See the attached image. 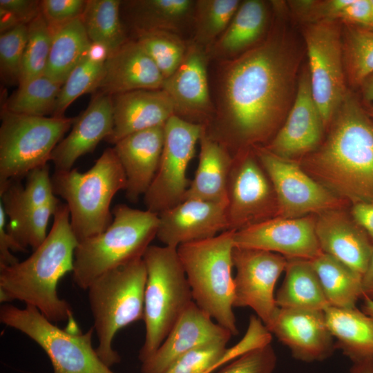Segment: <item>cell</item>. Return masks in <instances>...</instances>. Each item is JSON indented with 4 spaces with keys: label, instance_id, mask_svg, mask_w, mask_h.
Instances as JSON below:
<instances>
[{
    "label": "cell",
    "instance_id": "1",
    "mask_svg": "<svg viewBox=\"0 0 373 373\" xmlns=\"http://www.w3.org/2000/svg\"><path fill=\"white\" fill-rule=\"evenodd\" d=\"M215 63L214 114L204 130L234 157L274 133L290 105L298 59L273 30L242 54Z\"/></svg>",
    "mask_w": 373,
    "mask_h": 373
},
{
    "label": "cell",
    "instance_id": "2",
    "mask_svg": "<svg viewBox=\"0 0 373 373\" xmlns=\"http://www.w3.org/2000/svg\"><path fill=\"white\" fill-rule=\"evenodd\" d=\"M330 124L305 171L352 205L373 203V119L348 90Z\"/></svg>",
    "mask_w": 373,
    "mask_h": 373
},
{
    "label": "cell",
    "instance_id": "3",
    "mask_svg": "<svg viewBox=\"0 0 373 373\" xmlns=\"http://www.w3.org/2000/svg\"><path fill=\"white\" fill-rule=\"evenodd\" d=\"M44 241L26 260L0 265L1 303L20 300L52 323L75 321L72 307L57 292L60 279L73 271L78 245L66 204H60Z\"/></svg>",
    "mask_w": 373,
    "mask_h": 373
},
{
    "label": "cell",
    "instance_id": "4",
    "mask_svg": "<svg viewBox=\"0 0 373 373\" xmlns=\"http://www.w3.org/2000/svg\"><path fill=\"white\" fill-rule=\"evenodd\" d=\"M113 221L102 233L78 242L74 254L73 278L87 289L102 274L143 258L156 237L158 215L126 204L115 206Z\"/></svg>",
    "mask_w": 373,
    "mask_h": 373
},
{
    "label": "cell",
    "instance_id": "5",
    "mask_svg": "<svg viewBox=\"0 0 373 373\" xmlns=\"http://www.w3.org/2000/svg\"><path fill=\"white\" fill-rule=\"evenodd\" d=\"M51 181L55 195L66 202L71 227L79 242L108 227L113 221L111 201L126 186L124 169L113 148L106 149L87 171L55 170Z\"/></svg>",
    "mask_w": 373,
    "mask_h": 373
},
{
    "label": "cell",
    "instance_id": "6",
    "mask_svg": "<svg viewBox=\"0 0 373 373\" xmlns=\"http://www.w3.org/2000/svg\"><path fill=\"white\" fill-rule=\"evenodd\" d=\"M234 233V231H224L177 248L193 302L233 336L239 332L233 310Z\"/></svg>",
    "mask_w": 373,
    "mask_h": 373
},
{
    "label": "cell",
    "instance_id": "7",
    "mask_svg": "<svg viewBox=\"0 0 373 373\" xmlns=\"http://www.w3.org/2000/svg\"><path fill=\"white\" fill-rule=\"evenodd\" d=\"M146 278L142 258L102 274L87 289L99 342L96 351L110 367L121 361L113 347L117 332L144 319Z\"/></svg>",
    "mask_w": 373,
    "mask_h": 373
},
{
    "label": "cell",
    "instance_id": "8",
    "mask_svg": "<svg viewBox=\"0 0 373 373\" xmlns=\"http://www.w3.org/2000/svg\"><path fill=\"white\" fill-rule=\"evenodd\" d=\"M142 258L147 278L143 319L145 338L139 352L142 363L159 348L181 315L193 302L177 248L150 245Z\"/></svg>",
    "mask_w": 373,
    "mask_h": 373
},
{
    "label": "cell",
    "instance_id": "9",
    "mask_svg": "<svg viewBox=\"0 0 373 373\" xmlns=\"http://www.w3.org/2000/svg\"><path fill=\"white\" fill-rule=\"evenodd\" d=\"M0 321L38 344L48 356L53 373H115L93 347V326L83 332L73 321L61 329L35 307L11 304L1 306Z\"/></svg>",
    "mask_w": 373,
    "mask_h": 373
},
{
    "label": "cell",
    "instance_id": "10",
    "mask_svg": "<svg viewBox=\"0 0 373 373\" xmlns=\"http://www.w3.org/2000/svg\"><path fill=\"white\" fill-rule=\"evenodd\" d=\"M75 118L39 117L3 109L0 127V184L19 180L48 164L52 151Z\"/></svg>",
    "mask_w": 373,
    "mask_h": 373
},
{
    "label": "cell",
    "instance_id": "11",
    "mask_svg": "<svg viewBox=\"0 0 373 373\" xmlns=\"http://www.w3.org/2000/svg\"><path fill=\"white\" fill-rule=\"evenodd\" d=\"M312 93L325 126L330 124L348 90L343 59L342 32L334 20L322 19L303 32Z\"/></svg>",
    "mask_w": 373,
    "mask_h": 373
},
{
    "label": "cell",
    "instance_id": "12",
    "mask_svg": "<svg viewBox=\"0 0 373 373\" xmlns=\"http://www.w3.org/2000/svg\"><path fill=\"white\" fill-rule=\"evenodd\" d=\"M203 128L175 115L167 120L159 166L144 195L147 210L158 215L184 200L191 182L186 175L188 166Z\"/></svg>",
    "mask_w": 373,
    "mask_h": 373
},
{
    "label": "cell",
    "instance_id": "13",
    "mask_svg": "<svg viewBox=\"0 0 373 373\" xmlns=\"http://www.w3.org/2000/svg\"><path fill=\"white\" fill-rule=\"evenodd\" d=\"M254 150L273 185L277 216L297 218L341 209L347 202L309 175L292 160L281 157L265 146Z\"/></svg>",
    "mask_w": 373,
    "mask_h": 373
},
{
    "label": "cell",
    "instance_id": "14",
    "mask_svg": "<svg viewBox=\"0 0 373 373\" xmlns=\"http://www.w3.org/2000/svg\"><path fill=\"white\" fill-rule=\"evenodd\" d=\"M276 193L254 149L233 157L227 186L228 230L238 231L277 216Z\"/></svg>",
    "mask_w": 373,
    "mask_h": 373
},
{
    "label": "cell",
    "instance_id": "15",
    "mask_svg": "<svg viewBox=\"0 0 373 373\" xmlns=\"http://www.w3.org/2000/svg\"><path fill=\"white\" fill-rule=\"evenodd\" d=\"M234 307H249L268 329L278 308L274 289L285 271L287 258L282 255L234 246L232 253Z\"/></svg>",
    "mask_w": 373,
    "mask_h": 373
},
{
    "label": "cell",
    "instance_id": "16",
    "mask_svg": "<svg viewBox=\"0 0 373 373\" xmlns=\"http://www.w3.org/2000/svg\"><path fill=\"white\" fill-rule=\"evenodd\" d=\"M209 61L207 51L189 39L182 62L164 79L162 88L172 101L175 115L203 126L214 114L208 75Z\"/></svg>",
    "mask_w": 373,
    "mask_h": 373
},
{
    "label": "cell",
    "instance_id": "17",
    "mask_svg": "<svg viewBox=\"0 0 373 373\" xmlns=\"http://www.w3.org/2000/svg\"><path fill=\"white\" fill-rule=\"evenodd\" d=\"M316 219L274 217L235 231L234 246L276 253L286 258L313 260L321 249Z\"/></svg>",
    "mask_w": 373,
    "mask_h": 373
},
{
    "label": "cell",
    "instance_id": "18",
    "mask_svg": "<svg viewBox=\"0 0 373 373\" xmlns=\"http://www.w3.org/2000/svg\"><path fill=\"white\" fill-rule=\"evenodd\" d=\"M268 329L303 362L326 360L336 349L324 311L278 308Z\"/></svg>",
    "mask_w": 373,
    "mask_h": 373
},
{
    "label": "cell",
    "instance_id": "19",
    "mask_svg": "<svg viewBox=\"0 0 373 373\" xmlns=\"http://www.w3.org/2000/svg\"><path fill=\"white\" fill-rule=\"evenodd\" d=\"M227 203L186 199L158 214L156 238L165 246L214 237L228 230Z\"/></svg>",
    "mask_w": 373,
    "mask_h": 373
},
{
    "label": "cell",
    "instance_id": "20",
    "mask_svg": "<svg viewBox=\"0 0 373 373\" xmlns=\"http://www.w3.org/2000/svg\"><path fill=\"white\" fill-rule=\"evenodd\" d=\"M325 127L312 96L309 70H305L286 121L265 147L291 160L313 151L320 144Z\"/></svg>",
    "mask_w": 373,
    "mask_h": 373
},
{
    "label": "cell",
    "instance_id": "21",
    "mask_svg": "<svg viewBox=\"0 0 373 373\" xmlns=\"http://www.w3.org/2000/svg\"><path fill=\"white\" fill-rule=\"evenodd\" d=\"M232 334L193 302L155 353L142 363L141 373H164L182 356L199 346L229 341Z\"/></svg>",
    "mask_w": 373,
    "mask_h": 373
},
{
    "label": "cell",
    "instance_id": "22",
    "mask_svg": "<svg viewBox=\"0 0 373 373\" xmlns=\"http://www.w3.org/2000/svg\"><path fill=\"white\" fill-rule=\"evenodd\" d=\"M316 234L323 253L363 275L373 251V242L351 213L341 209L319 213L316 219Z\"/></svg>",
    "mask_w": 373,
    "mask_h": 373
},
{
    "label": "cell",
    "instance_id": "23",
    "mask_svg": "<svg viewBox=\"0 0 373 373\" xmlns=\"http://www.w3.org/2000/svg\"><path fill=\"white\" fill-rule=\"evenodd\" d=\"M113 126L112 96L97 93L75 122L69 134L55 146L50 156L55 170L72 169L82 155L92 152L111 134Z\"/></svg>",
    "mask_w": 373,
    "mask_h": 373
},
{
    "label": "cell",
    "instance_id": "24",
    "mask_svg": "<svg viewBox=\"0 0 373 373\" xmlns=\"http://www.w3.org/2000/svg\"><path fill=\"white\" fill-rule=\"evenodd\" d=\"M113 126L105 140L116 144L143 130L164 126L174 115L171 99L162 89H141L112 95Z\"/></svg>",
    "mask_w": 373,
    "mask_h": 373
},
{
    "label": "cell",
    "instance_id": "25",
    "mask_svg": "<svg viewBox=\"0 0 373 373\" xmlns=\"http://www.w3.org/2000/svg\"><path fill=\"white\" fill-rule=\"evenodd\" d=\"M164 126L132 133L113 147L126 178V198L136 202L148 191L156 174L164 139Z\"/></svg>",
    "mask_w": 373,
    "mask_h": 373
},
{
    "label": "cell",
    "instance_id": "26",
    "mask_svg": "<svg viewBox=\"0 0 373 373\" xmlns=\"http://www.w3.org/2000/svg\"><path fill=\"white\" fill-rule=\"evenodd\" d=\"M164 79L140 45L129 39L106 58L97 91L112 96L135 90L162 89Z\"/></svg>",
    "mask_w": 373,
    "mask_h": 373
},
{
    "label": "cell",
    "instance_id": "27",
    "mask_svg": "<svg viewBox=\"0 0 373 373\" xmlns=\"http://www.w3.org/2000/svg\"><path fill=\"white\" fill-rule=\"evenodd\" d=\"M267 21L265 1H241L226 30L208 50L209 60L231 59L253 48L264 39Z\"/></svg>",
    "mask_w": 373,
    "mask_h": 373
},
{
    "label": "cell",
    "instance_id": "28",
    "mask_svg": "<svg viewBox=\"0 0 373 373\" xmlns=\"http://www.w3.org/2000/svg\"><path fill=\"white\" fill-rule=\"evenodd\" d=\"M199 142L198 167L184 200L227 204V186L233 157L224 146L208 137L204 128Z\"/></svg>",
    "mask_w": 373,
    "mask_h": 373
},
{
    "label": "cell",
    "instance_id": "29",
    "mask_svg": "<svg viewBox=\"0 0 373 373\" xmlns=\"http://www.w3.org/2000/svg\"><path fill=\"white\" fill-rule=\"evenodd\" d=\"M195 0L122 1L121 10L133 32L163 30L182 37L193 31Z\"/></svg>",
    "mask_w": 373,
    "mask_h": 373
},
{
    "label": "cell",
    "instance_id": "30",
    "mask_svg": "<svg viewBox=\"0 0 373 373\" xmlns=\"http://www.w3.org/2000/svg\"><path fill=\"white\" fill-rule=\"evenodd\" d=\"M327 325L336 348L352 362L373 360V318L355 307H328L324 310Z\"/></svg>",
    "mask_w": 373,
    "mask_h": 373
},
{
    "label": "cell",
    "instance_id": "31",
    "mask_svg": "<svg viewBox=\"0 0 373 373\" xmlns=\"http://www.w3.org/2000/svg\"><path fill=\"white\" fill-rule=\"evenodd\" d=\"M284 271L276 294L278 307L324 311L329 307L311 260L287 258Z\"/></svg>",
    "mask_w": 373,
    "mask_h": 373
},
{
    "label": "cell",
    "instance_id": "32",
    "mask_svg": "<svg viewBox=\"0 0 373 373\" xmlns=\"http://www.w3.org/2000/svg\"><path fill=\"white\" fill-rule=\"evenodd\" d=\"M44 75L63 84L75 67L88 55L91 41L81 17L57 29Z\"/></svg>",
    "mask_w": 373,
    "mask_h": 373
},
{
    "label": "cell",
    "instance_id": "33",
    "mask_svg": "<svg viewBox=\"0 0 373 373\" xmlns=\"http://www.w3.org/2000/svg\"><path fill=\"white\" fill-rule=\"evenodd\" d=\"M311 262L329 306L355 307L358 300L363 298L360 274L323 252Z\"/></svg>",
    "mask_w": 373,
    "mask_h": 373
},
{
    "label": "cell",
    "instance_id": "34",
    "mask_svg": "<svg viewBox=\"0 0 373 373\" xmlns=\"http://www.w3.org/2000/svg\"><path fill=\"white\" fill-rule=\"evenodd\" d=\"M121 5L119 0H86L81 16L91 43L103 46L108 55L130 39L120 18Z\"/></svg>",
    "mask_w": 373,
    "mask_h": 373
},
{
    "label": "cell",
    "instance_id": "35",
    "mask_svg": "<svg viewBox=\"0 0 373 373\" xmlns=\"http://www.w3.org/2000/svg\"><path fill=\"white\" fill-rule=\"evenodd\" d=\"M0 196L6 216L59 201L53 192L48 164L30 172L25 186L19 180L0 184Z\"/></svg>",
    "mask_w": 373,
    "mask_h": 373
},
{
    "label": "cell",
    "instance_id": "36",
    "mask_svg": "<svg viewBox=\"0 0 373 373\" xmlns=\"http://www.w3.org/2000/svg\"><path fill=\"white\" fill-rule=\"evenodd\" d=\"M240 3L238 0H195L189 39L208 52L227 28Z\"/></svg>",
    "mask_w": 373,
    "mask_h": 373
},
{
    "label": "cell",
    "instance_id": "37",
    "mask_svg": "<svg viewBox=\"0 0 373 373\" xmlns=\"http://www.w3.org/2000/svg\"><path fill=\"white\" fill-rule=\"evenodd\" d=\"M344 70L354 88L373 74V30L347 25L342 37Z\"/></svg>",
    "mask_w": 373,
    "mask_h": 373
},
{
    "label": "cell",
    "instance_id": "38",
    "mask_svg": "<svg viewBox=\"0 0 373 373\" xmlns=\"http://www.w3.org/2000/svg\"><path fill=\"white\" fill-rule=\"evenodd\" d=\"M62 85L45 75L35 78L19 86L3 109L32 116L52 115Z\"/></svg>",
    "mask_w": 373,
    "mask_h": 373
},
{
    "label": "cell",
    "instance_id": "39",
    "mask_svg": "<svg viewBox=\"0 0 373 373\" xmlns=\"http://www.w3.org/2000/svg\"><path fill=\"white\" fill-rule=\"evenodd\" d=\"M134 38L157 66L164 79L180 66L186 53L189 39L163 30H139Z\"/></svg>",
    "mask_w": 373,
    "mask_h": 373
},
{
    "label": "cell",
    "instance_id": "40",
    "mask_svg": "<svg viewBox=\"0 0 373 373\" xmlns=\"http://www.w3.org/2000/svg\"><path fill=\"white\" fill-rule=\"evenodd\" d=\"M59 204V201H57L6 216L8 218L6 229L23 251L28 247L35 250L44 241L50 218L54 216Z\"/></svg>",
    "mask_w": 373,
    "mask_h": 373
},
{
    "label": "cell",
    "instance_id": "41",
    "mask_svg": "<svg viewBox=\"0 0 373 373\" xmlns=\"http://www.w3.org/2000/svg\"><path fill=\"white\" fill-rule=\"evenodd\" d=\"M52 34L40 12L28 24V39L24 51L19 86L44 75Z\"/></svg>",
    "mask_w": 373,
    "mask_h": 373
},
{
    "label": "cell",
    "instance_id": "42",
    "mask_svg": "<svg viewBox=\"0 0 373 373\" xmlns=\"http://www.w3.org/2000/svg\"><path fill=\"white\" fill-rule=\"evenodd\" d=\"M105 61L94 59L88 54L75 67L61 88L52 117H64L66 110L76 99L97 90L103 76Z\"/></svg>",
    "mask_w": 373,
    "mask_h": 373
},
{
    "label": "cell",
    "instance_id": "43",
    "mask_svg": "<svg viewBox=\"0 0 373 373\" xmlns=\"http://www.w3.org/2000/svg\"><path fill=\"white\" fill-rule=\"evenodd\" d=\"M228 341H221L199 346L178 358L164 373H202L216 370L232 361L227 352Z\"/></svg>",
    "mask_w": 373,
    "mask_h": 373
},
{
    "label": "cell",
    "instance_id": "44",
    "mask_svg": "<svg viewBox=\"0 0 373 373\" xmlns=\"http://www.w3.org/2000/svg\"><path fill=\"white\" fill-rule=\"evenodd\" d=\"M27 39L26 24H19L1 33L0 71L1 77L7 83L19 84Z\"/></svg>",
    "mask_w": 373,
    "mask_h": 373
},
{
    "label": "cell",
    "instance_id": "45",
    "mask_svg": "<svg viewBox=\"0 0 373 373\" xmlns=\"http://www.w3.org/2000/svg\"><path fill=\"white\" fill-rule=\"evenodd\" d=\"M277 356L271 343L254 349L212 373H274Z\"/></svg>",
    "mask_w": 373,
    "mask_h": 373
},
{
    "label": "cell",
    "instance_id": "46",
    "mask_svg": "<svg viewBox=\"0 0 373 373\" xmlns=\"http://www.w3.org/2000/svg\"><path fill=\"white\" fill-rule=\"evenodd\" d=\"M86 1L42 0L40 10L52 33L82 16Z\"/></svg>",
    "mask_w": 373,
    "mask_h": 373
},
{
    "label": "cell",
    "instance_id": "47",
    "mask_svg": "<svg viewBox=\"0 0 373 373\" xmlns=\"http://www.w3.org/2000/svg\"><path fill=\"white\" fill-rule=\"evenodd\" d=\"M338 19L344 21L347 25L372 30L370 0H352L341 11Z\"/></svg>",
    "mask_w": 373,
    "mask_h": 373
},
{
    "label": "cell",
    "instance_id": "48",
    "mask_svg": "<svg viewBox=\"0 0 373 373\" xmlns=\"http://www.w3.org/2000/svg\"><path fill=\"white\" fill-rule=\"evenodd\" d=\"M0 9L10 12L20 23L28 25L40 12V1L1 0Z\"/></svg>",
    "mask_w": 373,
    "mask_h": 373
},
{
    "label": "cell",
    "instance_id": "49",
    "mask_svg": "<svg viewBox=\"0 0 373 373\" xmlns=\"http://www.w3.org/2000/svg\"><path fill=\"white\" fill-rule=\"evenodd\" d=\"M11 251H23L6 229V216L0 204V265H11L19 262Z\"/></svg>",
    "mask_w": 373,
    "mask_h": 373
},
{
    "label": "cell",
    "instance_id": "50",
    "mask_svg": "<svg viewBox=\"0 0 373 373\" xmlns=\"http://www.w3.org/2000/svg\"><path fill=\"white\" fill-rule=\"evenodd\" d=\"M350 213L354 220L365 231L373 242V203L353 204Z\"/></svg>",
    "mask_w": 373,
    "mask_h": 373
},
{
    "label": "cell",
    "instance_id": "51",
    "mask_svg": "<svg viewBox=\"0 0 373 373\" xmlns=\"http://www.w3.org/2000/svg\"><path fill=\"white\" fill-rule=\"evenodd\" d=\"M363 298L373 301V251L361 278Z\"/></svg>",
    "mask_w": 373,
    "mask_h": 373
},
{
    "label": "cell",
    "instance_id": "52",
    "mask_svg": "<svg viewBox=\"0 0 373 373\" xmlns=\"http://www.w3.org/2000/svg\"><path fill=\"white\" fill-rule=\"evenodd\" d=\"M20 23L15 16L10 12L0 9V30L1 33L6 32ZM23 24V23H22Z\"/></svg>",
    "mask_w": 373,
    "mask_h": 373
},
{
    "label": "cell",
    "instance_id": "53",
    "mask_svg": "<svg viewBox=\"0 0 373 373\" xmlns=\"http://www.w3.org/2000/svg\"><path fill=\"white\" fill-rule=\"evenodd\" d=\"M360 88L364 101L373 104V74L363 82Z\"/></svg>",
    "mask_w": 373,
    "mask_h": 373
},
{
    "label": "cell",
    "instance_id": "54",
    "mask_svg": "<svg viewBox=\"0 0 373 373\" xmlns=\"http://www.w3.org/2000/svg\"><path fill=\"white\" fill-rule=\"evenodd\" d=\"M349 373H373V360L354 363Z\"/></svg>",
    "mask_w": 373,
    "mask_h": 373
},
{
    "label": "cell",
    "instance_id": "55",
    "mask_svg": "<svg viewBox=\"0 0 373 373\" xmlns=\"http://www.w3.org/2000/svg\"><path fill=\"white\" fill-rule=\"evenodd\" d=\"M362 311L373 318V301L368 298H363Z\"/></svg>",
    "mask_w": 373,
    "mask_h": 373
},
{
    "label": "cell",
    "instance_id": "56",
    "mask_svg": "<svg viewBox=\"0 0 373 373\" xmlns=\"http://www.w3.org/2000/svg\"><path fill=\"white\" fill-rule=\"evenodd\" d=\"M363 105L367 114L373 119V104L365 102Z\"/></svg>",
    "mask_w": 373,
    "mask_h": 373
},
{
    "label": "cell",
    "instance_id": "57",
    "mask_svg": "<svg viewBox=\"0 0 373 373\" xmlns=\"http://www.w3.org/2000/svg\"><path fill=\"white\" fill-rule=\"evenodd\" d=\"M372 9V30H373V0H370Z\"/></svg>",
    "mask_w": 373,
    "mask_h": 373
},
{
    "label": "cell",
    "instance_id": "58",
    "mask_svg": "<svg viewBox=\"0 0 373 373\" xmlns=\"http://www.w3.org/2000/svg\"><path fill=\"white\" fill-rule=\"evenodd\" d=\"M214 371H215V370H209L205 371V372H202V373H212V372H213Z\"/></svg>",
    "mask_w": 373,
    "mask_h": 373
}]
</instances>
